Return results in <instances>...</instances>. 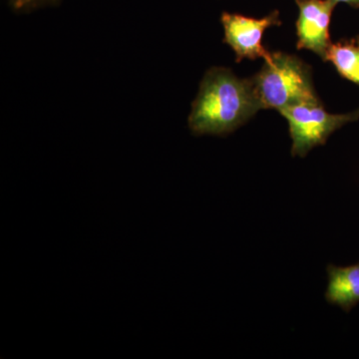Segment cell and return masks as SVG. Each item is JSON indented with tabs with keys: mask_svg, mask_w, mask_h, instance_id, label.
Here are the masks:
<instances>
[{
	"mask_svg": "<svg viewBox=\"0 0 359 359\" xmlns=\"http://www.w3.org/2000/svg\"><path fill=\"white\" fill-rule=\"evenodd\" d=\"M259 110L262 106L252 78L242 79L229 68L215 66L201 80L188 126L195 136H226Z\"/></svg>",
	"mask_w": 359,
	"mask_h": 359,
	"instance_id": "1",
	"label": "cell"
},
{
	"mask_svg": "<svg viewBox=\"0 0 359 359\" xmlns=\"http://www.w3.org/2000/svg\"><path fill=\"white\" fill-rule=\"evenodd\" d=\"M252 80L262 109L280 112L297 104L320 102L309 67L297 56L283 52L269 54Z\"/></svg>",
	"mask_w": 359,
	"mask_h": 359,
	"instance_id": "2",
	"label": "cell"
},
{
	"mask_svg": "<svg viewBox=\"0 0 359 359\" xmlns=\"http://www.w3.org/2000/svg\"><path fill=\"white\" fill-rule=\"evenodd\" d=\"M280 114L289 123L292 156L304 157L313 148L323 145L337 130L358 120L359 110L332 114L320 102H309L290 106Z\"/></svg>",
	"mask_w": 359,
	"mask_h": 359,
	"instance_id": "3",
	"label": "cell"
},
{
	"mask_svg": "<svg viewBox=\"0 0 359 359\" xmlns=\"http://www.w3.org/2000/svg\"><path fill=\"white\" fill-rule=\"evenodd\" d=\"M224 43L236 54L238 62L243 59H266L271 52L263 45L264 33L273 26L280 25V13L273 11L262 18H248L238 13H224L221 16Z\"/></svg>",
	"mask_w": 359,
	"mask_h": 359,
	"instance_id": "4",
	"label": "cell"
},
{
	"mask_svg": "<svg viewBox=\"0 0 359 359\" xmlns=\"http://www.w3.org/2000/svg\"><path fill=\"white\" fill-rule=\"evenodd\" d=\"M295 2L299 6L297 48L313 52L325 60L332 44L330 25L337 2L335 0H295Z\"/></svg>",
	"mask_w": 359,
	"mask_h": 359,
	"instance_id": "5",
	"label": "cell"
},
{
	"mask_svg": "<svg viewBox=\"0 0 359 359\" xmlns=\"http://www.w3.org/2000/svg\"><path fill=\"white\" fill-rule=\"evenodd\" d=\"M325 299L349 311L359 304V263L349 266H328Z\"/></svg>",
	"mask_w": 359,
	"mask_h": 359,
	"instance_id": "6",
	"label": "cell"
},
{
	"mask_svg": "<svg viewBox=\"0 0 359 359\" xmlns=\"http://www.w3.org/2000/svg\"><path fill=\"white\" fill-rule=\"evenodd\" d=\"M325 60L332 62L342 77L359 86V37L330 44Z\"/></svg>",
	"mask_w": 359,
	"mask_h": 359,
	"instance_id": "7",
	"label": "cell"
},
{
	"mask_svg": "<svg viewBox=\"0 0 359 359\" xmlns=\"http://www.w3.org/2000/svg\"><path fill=\"white\" fill-rule=\"evenodd\" d=\"M9 6L18 13H29L44 6H55L61 0H7Z\"/></svg>",
	"mask_w": 359,
	"mask_h": 359,
	"instance_id": "8",
	"label": "cell"
},
{
	"mask_svg": "<svg viewBox=\"0 0 359 359\" xmlns=\"http://www.w3.org/2000/svg\"><path fill=\"white\" fill-rule=\"evenodd\" d=\"M337 4H346L353 7H359V0H335Z\"/></svg>",
	"mask_w": 359,
	"mask_h": 359,
	"instance_id": "9",
	"label": "cell"
},
{
	"mask_svg": "<svg viewBox=\"0 0 359 359\" xmlns=\"http://www.w3.org/2000/svg\"><path fill=\"white\" fill-rule=\"evenodd\" d=\"M294 1H295V0H294Z\"/></svg>",
	"mask_w": 359,
	"mask_h": 359,
	"instance_id": "10",
	"label": "cell"
}]
</instances>
